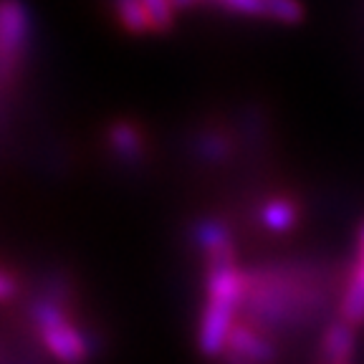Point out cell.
Returning a JSON list of instances; mask_svg holds the SVG:
<instances>
[{"mask_svg":"<svg viewBox=\"0 0 364 364\" xmlns=\"http://www.w3.org/2000/svg\"><path fill=\"white\" fill-rule=\"evenodd\" d=\"M261 220L268 230H273V233H284V230H289V228L296 223V208L289 203V200L273 198L263 205Z\"/></svg>","mask_w":364,"mask_h":364,"instance_id":"ba28073f","label":"cell"},{"mask_svg":"<svg viewBox=\"0 0 364 364\" xmlns=\"http://www.w3.org/2000/svg\"><path fill=\"white\" fill-rule=\"evenodd\" d=\"M354 273L364 279V253H362V261H359V266H357V271H354Z\"/></svg>","mask_w":364,"mask_h":364,"instance_id":"2e32d148","label":"cell"},{"mask_svg":"<svg viewBox=\"0 0 364 364\" xmlns=\"http://www.w3.org/2000/svg\"><path fill=\"white\" fill-rule=\"evenodd\" d=\"M13 294H16V279L11 276V271H3L0 273V299L11 301Z\"/></svg>","mask_w":364,"mask_h":364,"instance_id":"5bb4252c","label":"cell"},{"mask_svg":"<svg viewBox=\"0 0 364 364\" xmlns=\"http://www.w3.org/2000/svg\"><path fill=\"white\" fill-rule=\"evenodd\" d=\"M33 321L38 326L41 341L46 352L56 357L61 364H81L89 352L84 334L71 324V318L61 311V306L53 301H38L33 304Z\"/></svg>","mask_w":364,"mask_h":364,"instance_id":"7a4b0ae2","label":"cell"},{"mask_svg":"<svg viewBox=\"0 0 364 364\" xmlns=\"http://www.w3.org/2000/svg\"><path fill=\"white\" fill-rule=\"evenodd\" d=\"M152 18V31H167L175 21V3L172 0H142Z\"/></svg>","mask_w":364,"mask_h":364,"instance_id":"8fae6325","label":"cell"},{"mask_svg":"<svg viewBox=\"0 0 364 364\" xmlns=\"http://www.w3.org/2000/svg\"><path fill=\"white\" fill-rule=\"evenodd\" d=\"M26 41H28V11L23 6V0H3L0 6V63H3L6 79H11L13 66L21 61Z\"/></svg>","mask_w":364,"mask_h":364,"instance_id":"3957f363","label":"cell"},{"mask_svg":"<svg viewBox=\"0 0 364 364\" xmlns=\"http://www.w3.org/2000/svg\"><path fill=\"white\" fill-rule=\"evenodd\" d=\"M107 142L112 147V152L119 159H127V162L139 159V154H142V136H139V132L134 127L127 124V122H117L109 129Z\"/></svg>","mask_w":364,"mask_h":364,"instance_id":"8992f818","label":"cell"},{"mask_svg":"<svg viewBox=\"0 0 364 364\" xmlns=\"http://www.w3.org/2000/svg\"><path fill=\"white\" fill-rule=\"evenodd\" d=\"M352 349H354V334H352V324H349L347 318L329 324V329L324 331V341H321V354H324L326 364L347 362Z\"/></svg>","mask_w":364,"mask_h":364,"instance_id":"5b68a950","label":"cell"},{"mask_svg":"<svg viewBox=\"0 0 364 364\" xmlns=\"http://www.w3.org/2000/svg\"><path fill=\"white\" fill-rule=\"evenodd\" d=\"M228 352L248 359L253 364H266L273 359L271 344L245 324H233V329L228 334Z\"/></svg>","mask_w":364,"mask_h":364,"instance_id":"277c9868","label":"cell"},{"mask_svg":"<svg viewBox=\"0 0 364 364\" xmlns=\"http://www.w3.org/2000/svg\"><path fill=\"white\" fill-rule=\"evenodd\" d=\"M117 16H119L122 26L132 33H147L152 31V18L142 0H114Z\"/></svg>","mask_w":364,"mask_h":364,"instance_id":"52a82bcc","label":"cell"},{"mask_svg":"<svg viewBox=\"0 0 364 364\" xmlns=\"http://www.w3.org/2000/svg\"><path fill=\"white\" fill-rule=\"evenodd\" d=\"M359 238H362V253H364V225H362V230H359Z\"/></svg>","mask_w":364,"mask_h":364,"instance_id":"e0dca14e","label":"cell"},{"mask_svg":"<svg viewBox=\"0 0 364 364\" xmlns=\"http://www.w3.org/2000/svg\"><path fill=\"white\" fill-rule=\"evenodd\" d=\"M218 3L243 16H266V0H218Z\"/></svg>","mask_w":364,"mask_h":364,"instance_id":"7c38bea8","label":"cell"},{"mask_svg":"<svg viewBox=\"0 0 364 364\" xmlns=\"http://www.w3.org/2000/svg\"><path fill=\"white\" fill-rule=\"evenodd\" d=\"M341 318H347L349 324H364V279L354 273L352 284L347 286V294L341 299Z\"/></svg>","mask_w":364,"mask_h":364,"instance_id":"9c48e42d","label":"cell"},{"mask_svg":"<svg viewBox=\"0 0 364 364\" xmlns=\"http://www.w3.org/2000/svg\"><path fill=\"white\" fill-rule=\"evenodd\" d=\"M339 364H347V362H339Z\"/></svg>","mask_w":364,"mask_h":364,"instance_id":"ac0fdd59","label":"cell"},{"mask_svg":"<svg viewBox=\"0 0 364 364\" xmlns=\"http://www.w3.org/2000/svg\"><path fill=\"white\" fill-rule=\"evenodd\" d=\"M172 3H175V8H190L195 3H200V0H172Z\"/></svg>","mask_w":364,"mask_h":364,"instance_id":"9a60e30c","label":"cell"},{"mask_svg":"<svg viewBox=\"0 0 364 364\" xmlns=\"http://www.w3.org/2000/svg\"><path fill=\"white\" fill-rule=\"evenodd\" d=\"M266 18L279 23H299L304 18V6L299 0H266Z\"/></svg>","mask_w":364,"mask_h":364,"instance_id":"30bf717a","label":"cell"},{"mask_svg":"<svg viewBox=\"0 0 364 364\" xmlns=\"http://www.w3.org/2000/svg\"><path fill=\"white\" fill-rule=\"evenodd\" d=\"M203 142L200 144V154L208 159H220L225 154V139H220L218 134H205Z\"/></svg>","mask_w":364,"mask_h":364,"instance_id":"4fadbf2b","label":"cell"},{"mask_svg":"<svg viewBox=\"0 0 364 364\" xmlns=\"http://www.w3.org/2000/svg\"><path fill=\"white\" fill-rule=\"evenodd\" d=\"M208 256V304L200 318V352L218 357L228 349V334L243 299V276L235 268L233 240H223L205 248Z\"/></svg>","mask_w":364,"mask_h":364,"instance_id":"6da1fadb","label":"cell"}]
</instances>
